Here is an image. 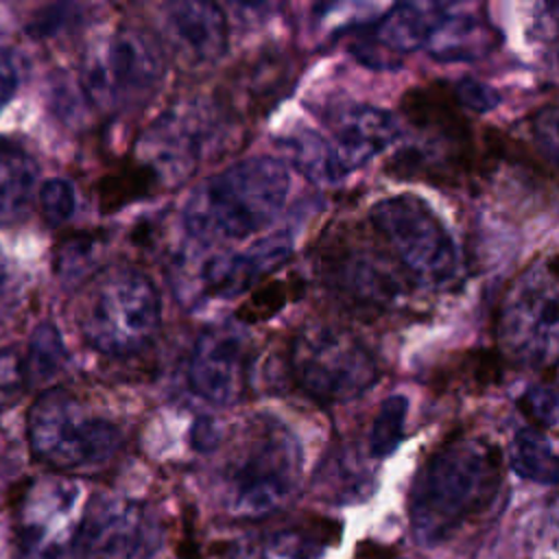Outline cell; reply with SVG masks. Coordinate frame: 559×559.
Wrapping results in <instances>:
<instances>
[{
    "mask_svg": "<svg viewBox=\"0 0 559 559\" xmlns=\"http://www.w3.org/2000/svg\"><path fill=\"white\" fill-rule=\"evenodd\" d=\"M504 483L502 450L478 435L454 432L419 467L411 489L417 542L435 546L489 511Z\"/></svg>",
    "mask_w": 559,
    "mask_h": 559,
    "instance_id": "6da1fadb",
    "label": "cell"
},
{
    "mask_svg": "<svg viewBox=\"0 0 559 559\" xmlns=\"http://www.w3.org/2000/svg\"><path fill=\"white\" fill-rule=\"evenodd\" d=\"M288 190L290 177L280 159L245 157L201 181L186 199L181 218L197 240H245L280 216Z\"/></svg>",
    "mask_w": 559,
    "mask_h": 559,
    "instance_id": "7a4b0ae2",
    "label": "cell"
},
{
    "mask_svg": "<svg viewBox=\"0 0 559 559\" xmlns=\"http://www.w3.org/2000/svg\"><path fill=\"white\" fill-rule=\"evenodd\" d=\"M301 448L273 415L251 417L238 432L221 469L225 509L245 520L280 511L299 487Z\"/></svg>",
    "mask_w": 559,
    "mask_h": 559,
    "instance_id": "3957f363",
    "label": "cell"
},
{
    "mask_svg": "<svg viewBox=\"0 0 559 559\" xmlns=\"http://www.w3.org/2000/svg\"><path fill=\"white\" fill-rule=\"evenodd\" d=\"M33 456L61 474H94L122 450V428L66 389L44 391L26 417Z\"/></svg>",
    "mask_w": 559,
    "mask_h": 559,
    "instance_id": "277c9868",
    "label": "cell"
},
{
    "mask_svg": "<svg viewBox=\"0 0 559 559\" xmlns=\"http://www.w3.org/2000/svg\"><path fill=\"white\" fill-rule=\"evenodd\" d=\"M162 325V301L148 275L133 266L100 273L83 299L79 328L85 343L111 358L144 352Z\"/></svg>",
    "mask_w": 559,
    "mask_h": 559,
    "instance_id": "5b68a950",
    "label": "cell"
},
{
    "mask_svg": "<svg viewBox=\"0 0 559 559\" xmlns=\"http://www.w3.org/2000/svg\"><path fill=\"white\" fill-rule=\"evenodd\" d=\"M369 223L411 284L430 290L456 286L461 260L454 238L424 199L408 192L380 199L369 210Z\"/></svg>",
    "mask_w": 559,
    "mask_h": 559,
    "instance_id": "8992f818",
    "label": "cell"
},
{
    "mask_svg": "<svg viewBox=\"0 0 559 559\" xmlns=\"http://www.w3.org/2000/svg\"><path fill=\"white\" fill-rule=\"evenodd\" d=\"M314 271L325 290L360 317H382L397 310L411 282L380 242L341 227L317 245Z\"/></svg>",
    "mask_w": 559,
    "mask_h": 559,
    "instance_id": "52a82bcc",
    "label": "cell"
},
{
    "mask_svg": "<svg viewBox=\"0 0 559 559\" xmlns=\"http://www.w3.org/2000/svg\"><path fill=\"white\" fill-rule=\"evenodd\" d=\"M555 255L535 260L507 286L493 319L498 354L507 365L555 369L559 332Z\"/></svg>",
    "mask_w": 559,
    "mask_h": 559,
    "instance_id": "ba28073f",
    "label": "cell"
},
{
    "mask_svg": "<svg viewBox=\"0 0 559 559\" xmlns=\"http://www.w3.org/2000/svg\"><path fill=\"white\" fill-rule=\"evenodd\" d=\"M288 373L304 397L334 406L367 393L380 378V365L354 332L308 323L288 345Z\"/></svg>",
    "mask_w": 559,
    "mask_h": 559,
    "instance_id": "9c48e42d",
    "label": "cell"
},
{
    "mask_svg": "<svg viewBox=\"0 0 559 559\" xmlns=\"http://www.w3.org/2000/svg\"><path fill=\"white\" fill-rule=\"evenodd\" d=\"M166 61L159 41L135 26H120L87 52L81 87L103 111L142 107L159 90Z\"/></svg>",
    "mask_w": 559,
    "mask_h": 559,
    "instance_id": "30bf717a",
    "label": "cell"
},
{
    "mask_svg": "<svg viewBox=\"0 0 559 559\" xmlns=\"http://www.w3.org/2000/svg\"><path fill=\"white\" fill-rule=\"evenodd\" d=\"M81 487L68 478L28 480L13 500V537L20 559H72L81 518Z\"/></svg>",
    "mask_w": 559,
    "mask_h": 559,
    "instance_id": "8fae6325",
    "label": "cell"
},
{
    "mask_svg": "<svg viewBox=\"0 0 559 559\" xmlns=\"http://www.w3.org/2000/svg\"><path fill=\"white\" fill-rule=\"evenodd\" d=\"M153 548L155 531L138 502L92 496L83 504L72 559H148Z\"/></svg>",
    "mask_w": 559,
    "mask_h": 559,
    "instance_id": "7c38bea8",
    "label": "cell"
},
{
    "mask_svg": "<svg viewBox=\"0 0 559 559\" xmlns=\"http://www.w3.org/2000/svg\"><path fill=\"white\" fill-rule=\"evenodd\" d=\"M249 347L227 325L203 328L190 349L188 384L197 397L214 406L242 402L249 386Z\"/></svg>",
    "mask_w": 559,
    "mask_h": 559,
    "instance_id": "4fadbf2b",
    "label": "cell"
},
{
    "mask_svg": "<svg viewBox=\"0 0 559 559\" xmlns=\"http://www.w3.org/2000/svg\"><path fill=\"white\" fill-rule=\"evenodd\" d=\"M321 133L336 179H343L389 148L400 135L397 118L376 105L347 103L330 109Z\"/></svg>",
    "mask_w": 559,
    "mask_h": 559,
    "instance_id": "5bb4252c",
    "label": "cell"
},
{
    "mask_svg": "<svg viewBox=\"0 0 559 559\" xmlns=\"http://www.w3.org/2000/svg\"><path fill=\"white\" fill-rule=\"evenodd\" d=\"M445 11L448 4L441 2L395 4L369 28V35L354 41L352 55L369 68H395L400 55H411L430 44Z\"/></svg>",
    "mask_w": 559,
    "mask_h": 559,
    "instance_id": "9a60e30c",
    "label": "cell"
},
{
    "mask_svg": "<svg viewBox=\"0 0 559 559\" xmlns=\"http://www.w3.org/2000/svg\"><path fill=\"white\" fill-rule=\"evenodd\" d=\"M164 37L188 68H210L229 50V24L216 2L179 0L164 7Z\"/></svg>",
    "mask_w": 559,
    "mask_h": 559,
    "instance_id": "2e32d148",
    "label": "cell"
},
{
    "mask_svg": "<svg viewBox=\"0 0 559 559\" xmlns=\"http://www.w3.org/2000/svg\"><path fill=\"white\" fill-rule=\"evenodd\" d=\"M290 253L293 238L284 231H275L242 251L214 255L201 269L203 293L210 297L234 299L271 277Z\"/></svg>",
    "mask_w": 559,
    "mask_h": 559,
    "instance_id": "e0dca14e",
    "label": "cell"
},
{
    "mask_svg": "<svg viewBox=\"0 0 559 559\" xmlns=\"http://www.w3.org/2000/svg\"><path fill=\"white\" fill-rule=\"evenodd\" d=\"M293 76V57L280 48H264L231 70L225 81L227 94L218 103L234 120L242 114L264 116L288 92Z\"/></svg>",
    "mask_w": 559,
    "mask_h": 559,
    "instance_id": "ac0fdd59",
    "label": "cell"
},
{
    "mask_svg": "<svg viewBox=\"0 0 559 559\" xmlns=\"http://www.w3.org/2000/svg\"><path fill=\"white\" fill-rule=\"evenodd\" d=\"M402 118L424 140L467 142L474 140V129L467 114L456 103L452 83L432 81L404 92L400 100Z\"/></svg>",
    "mask_w": 559,
    "mask_h": 559,
    "instance_id": "d6986e66",
    "label": "cell"
},
{
    "mask_svg": "<svg viewBox=\"0 0 559 559\" xmlns=\"http://www.w3.org/2000/svg\"><path fill=\"white\" fill-rule=\"evenodd\" d=\"M500 41V33L485 15L459 11L448 4V11L426 46L430 57L439 61H474L489 55Z\"/></svg>",
    "mask_w": 559,
    "mask_h": 559,
    "instance_id": "ffe728a7",
    "label": "cell"
},
{
    "mask_svg": "<svg viewBox=\"0 0 559 559\" xmlns=\"http://www.w3.org/2000/svg\"><path fill=\"white\" fill-rule=\"evenodd\" d=\"M507 362L496 349H465L450 356L432 371V389L437 393H483L502 382Z\"/></svg>",
    "mask_w": 559,
    "mask_h": 559,
    "instance_id": "44dd1931",
    "label": "cell"
},
{
    "mask_svg": "<svg viewBox=\"0 0 559 559\" xmlns=\"http://www.w3.org/2000/svg\"><path fill=\"white\" fill-rule=\"evenodd\" d=\"M341 539V524L325 515L304 513L266 535L269 552L282 559H321Z\"/></svg>",
    "mask_w": 559,
    "mask_h": 559,
    "instance_id": "7402d4cb",
    "label": "cell"
},
{
    "mask_svg": "<svg viewBox=\"0 0 559 559\" xmlns=\"http://www.w3.org/2000/svg\"><path fill=\"white\" fill-rule=\"evenodd\" d=\"M164 190L159 175L142 159L131 157L96 181V201L103 214H111L151 199Z\"/></svg>",
    "mask_w": 559,
    "mask_h": 559,
    "instance_id": "603a6c76",
    "label": "cell"
},
{
    "mask_svg": "<svg viewBox=\"0 0 559 559\" xmlns=\"http://www.w3.org/2000/svg\"><path fill=\"white\" fill-rule=\"evenodd\" d=\"M37 181L35 159L17 144L0 142V223H15L31 205Z\"/></svg>",
    "mask_w": 559,
    "mask_h": 559,
    "instance_id": "cb8c5ba5",
    "label": "cell"
},
{
    "mask_svg": "<svg viewBox=\"0 0 559 559\" xmlns=\"http://www.w3.org/2000/svg\"><path fill=\"white\" fill-rule=\"evenodd\" d=\"M306 293V280L299 273H284L280 277H266L253 286L247 299L236 308L234 317L245 325H255L273 319L286 306L301 299Z\"/></svg>",
    "mask_w": 559,
    "mask_h": 559,
    "instance_id": "d4e9b609",
    "label": "cell"
},
{
    "mask_svg": "<svg viewBox=\"0 0 559 559\" xmlns=\"http://www.w3.org/2000/svg\"><path fill=\"white\" fill-rule=\"evenodd\" d=\"M507 461L522 478L555 485L557 483V452L548 437L533 428H520L509 445Z\"/></svg>",
    "mask_w": 559,
    "mask_h": 559,
    "instance_id": "484cf974",
    "label": "cell"
},
{
    "mask_svg": "<svg viewBox=\"0 0 559 559\" xmlns=\"http://www.w3.org/2000/svg\"><path fill=\"white\" fill-rule=\"evenodd\" d=\"M277 148L310 181L323 183V186L338 181L334 175V168H332V159H330L325 140L319 131L297 129L290 135L280 138Z\"/></svg>",
    "mask_w": 559,
    "mask_h": 559,
    "instance_id": "4316f807",
    "label": "cell"
},
{
    "mask_svg": "<svg viewBox=\"0 0 559 559\" xmlns=\"http://www.w3.org/2000/svg\"><path fill=\"white\" fill-rule=\"evenodd\" d=\"M66 362H68V352L59 330L52 323L37 325L24 356L28 382H35V384L50 382L63 371Z\"/></svg>",
    "mask_w": 559,
    "mask_h": 559,
    "instance_id": "83f0119b",
    "label": "cell"
},
{
    "mask_svg": "<svg viewBox=\"0 0 559 559\" xmlns=\"http://www.w3.org/2000/svg\"><path fill=\"white\" fill-rule=\"evenodd\" d=\"M406 415L408 400L404 395H389L380 404L369 430V454L373 459H384L395 452L404 439Z\"/></svg>",
    "mask_w": 559,
    "mask_h": 559,
    "instance_id": "f1b7e54d",
    "label": "cell"
},
{
    "mask_svg": "<svg viewBox=\"0 0 559 559\" xmlns=\"http://www.w3.org/2000/svg\"><path fill=\"white\" fill-rule=\"evenodd\" d=\"M100 238L96 234H72L63 238L55 253V271L61 280H76L96 262Z\"/></svg>",
    "mask_w": 559,
    "mask_h": 559,
    "instance_id": "f546056e",
    "label": "cell"
},
{
    "mask_svg": "<svg viewBox=\"0 0 559 559\" xmlns=\"http://www.w3.org/2000/svg\"><path fill=\"white\" fill-rule=\"evenodd\" d=\"M520 413L537 430H552L557 426V389L555 380L537 382L518 395Z\"/></svg>",
    "mask_w": 559,
    "mask_h": 559,
    "instance_id": "4dcf8cb0",
    "label": "cell"
},
{
    "mask_svg": "<svg viewBox=\"0 0 559 559\" xmlns=\"http://www.w3.org/2000/svg\"><path fill=\"white\" fill-rule=\"evenodd\" d=\"M39 207L48 225H66L76 212L74 186L63 177H50L39 186Z\"/></svg>",
    "mask_w": 559,
    "mask_h": 559,
    "instance_id": "1f68e13d",
    "label": "cell"
},
{
    "mask_svg": "<svg viewBox=\"0 0 559 559\" xmlns=\"http://www.w3.org/2000/svg\"><path fill=\"white\" fill-rule=\"evenodd\" d=\"M24 356L17 349H0V408L15 404L26 391Z\"/></svg>",
    "mask_w": 559,
    "mask_h": 559,
    "instance_id": "d6a6232c",
    "label": "cell"
},
{
    "mask_svg": "<svg viewBox=\"0 0 559 559\" xmlns=\"http://www.w3.org/2000/svg\"><path fill=\"white\" fill-rule=\"evenodd\" d=\"M452 92L456 103L463 107V111H474V114H485L500 103V94L496 87L478 81V79H459L452 83Z\"/></svg>",
    "mask_w": 559,
    "mask_h": 559,
    "instance_id": "836d02e7",
    "label": "cell"
},
{
    "mask_svg": "<svg viewBox=\"0 0 559 559\" xmlns=\"http://www.w3.org/2000/svg\"><path fill=\"white\" fill-rule=\"evenodd\" d=\"M533 138L542 151V157L555 170L557 164V107L550 103L531 118Z\"/></svg>",
    "mask_w": 559,
    "mask_h": 559,
    "instance_id": "e575fe53",
    "label": "cell"
},
{
    "mask_svg": "<svg viewBox=\"0 0 559 559\" xmlns=\"http://www.w3.org/2000/svg\"><path fill=\"white\" fill-rule=\"evenodd\" d=\"M20 83V70L11 50L0 48V111L13 98Z\"/></svg>",
    "mask_w": 559,
    "mask_h": 559,
    "instance_id": "d590c367",
    "label": "cell"
},
{
    "mask_svg": "<svg viewBox=\"0 0 559 559\" xmlns=\"http://www.w3.org/2000/svg\"><path fill=\"white\" fill-rule=\"evenodd\" d=\"M11 295H13V273L9 262L0 255V314L7 310Z\"/></svg>",
    "mask_w": 559,
    "mask_h": 559,
    "instance_id": "8d00e7d4",
    "label": "cell"
}]
</instances>
